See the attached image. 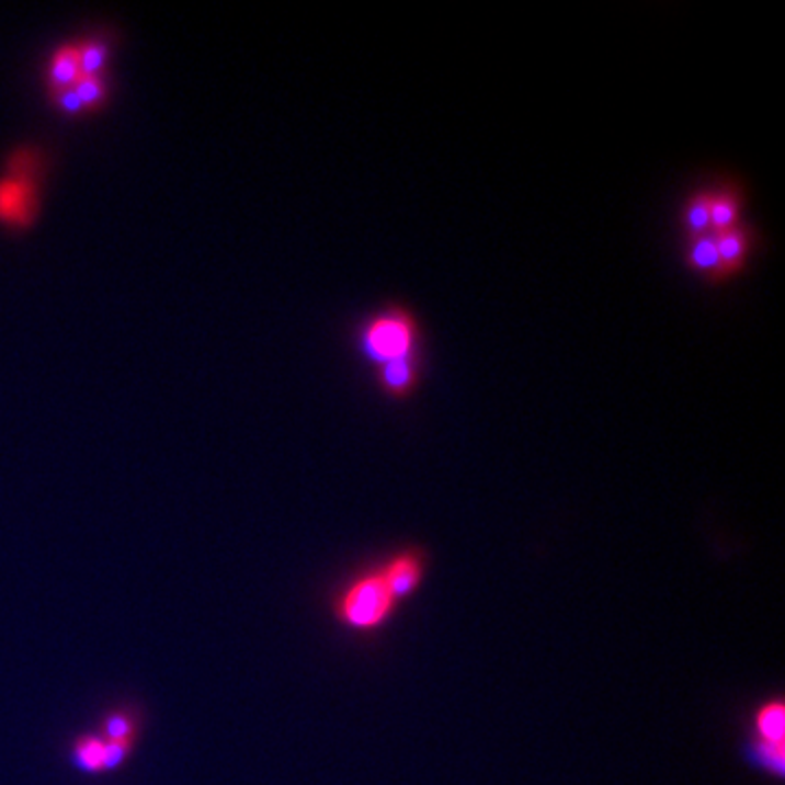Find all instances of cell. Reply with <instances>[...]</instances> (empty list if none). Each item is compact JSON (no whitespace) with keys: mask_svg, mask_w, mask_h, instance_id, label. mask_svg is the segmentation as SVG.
<instances>
[{"mask_svg":"<svg viewBox=\"0 0 785 785\" xmlns=\"http://www.w3.org/2000/svg\"><path fill=\"white\" fill-rule=\"evenodd\" d=\"M392 598L403 604L423 588L428 577V555L421 546H403L376 564Z\"/></svg>","mask_w":785,"mask_h":785,"instance_id":"3","label":"cell"},{"mask_svg":"<svg viewBox=\"0 0 785 785\" xmlns=\"http://www.w3.org/2000/svg\"><path fill=\"white\" fill-rule=\"evenodd\" d=\"M421 378H423L421 354L376 367V383L383 395L392 401L410 399L419 389Z\"/></svg>","mask_w":785,"mask_h":785,"instance_id":"5","label":"cell"},{"mask_svg":"<svg viewBox=\"0 0 785 785\" xmlns=\"http://www.w3.org/2000/svg\"><path fill=\"white\" fill-rule=\"evenodd\" d=\"M749 766L764 773L773 780H784L785 773V747L784 744H766L760 740L749 738L744 747Z\"/></svg>","mask_w":785,"mask_h":785,"instance_id":"12","label":"cell"},{"mask_svg":"<svg viewBox=\"0 0 785 785\" xmlns=\"http://www.w3.org/2000/svg\"><path fill=\"white\" fill-rule=\"evenodd\" d=\"M718 251V277L716 284H725L742 275L755 251V229L749 223H740L727 231L714 234Z\"/></svg>","mask_w":785,"mask_h":785,"instance_id":"4","label":"cell"},{"mask_svg":"<svg viewBox=\"0 0 785 785\" xmlns=\"http://www.w3.org/2000/svg\"><path fill=\"white\" fill-rule=\"evenodd\" d=\"M751 738L766 744H784L785 707L780 696L760 703L751 716Z\"/></svg>","mask_w":785,"mask_h":785,"instance_id":"9","label":"cell"},{"mask_svg":"<svg viewBox=\"0 0 785 785\" xmlns=\"http://www.w3.org/2000/svg\"><path fill=\"white\" fill-rule=\"evenodd\" d=\"M81 77H96L107 59V46L99 39H88L77 46Z\"/></svg>","mask_w":785,"mask_h":785,"instance_id":"15","label":"cell"},{"mask_svg":"<svg viewBox=\"0 0 785 785\" xmlns=\"http://www.w3.org/2000/svg\"><path fill=\"white\" fill-rule=\"evenodd\" d=\"M81 77L79 72V57H77V46H59L48 64V83L53 90H61V88H70L75 86V81Z\"/></svg>","mask_w":785,"mask_h":785,"instance_id":"14","label":"cell"},{"mask_svg":"<svg viewBox=\"0 0 785 785\" xmlns=\"http://www.w3.org/2000/svg\"><path fill=\"white\" fill-rule=\"evenodd\" d=\"M68 762L77 773L88 777L110 775V751L105 738L99 731H90L72 738Z\"/></svg>","mask_w":785,"mask_h":785,"instance_id":"7","label":"cell"},{"mask_svg":"<svg viewBox=\"0 0 785 785\" xmlns=\"http://www.w3.org/2000/svg\"><path fill=\"white\" fill-rule=\"evenodd\" d=\"M399 606L376 564L352 574L330 598L332 619L356 635L380 633L391 624Z\"/></svg>","mask_w":785,"mask_h":785,"instance_id":"1","label":"cell"},{"mask_svg":"<svg viewBox=\"0 0 785 785\" xmlns=\"http://www.w3.org/2000/svg\"><path fill=\"white\" fill-rule=\"evenodd\" d=\"M421 321L401 304H391L374 312L359 330V348L374 367L421 354Z\"/></svg>","mask_w":785,"mask_h":785,"instance_id":"2","label":"cell"},{"mask_svg":"<svg viewBox=\"0 0 785 785\" xmlns=\"http://www.w3.org/2000/svg\"><path fill=\"white\" fill-rule=\"evenodd\" d=\"M107 742H121L138 747L140 736V716L132 707H116L103 714L96 729Z\"/></svg>","mask_w":785,"mask_h":785,"instance_id":"10","label":"cell"},{"mask_svg":"<svg viewBox=\"0 0 785 785\" xmlns=\"http://www.w3.org/2000/svg\"><path fill=\"white\" fill-rule=\"evenodd\" d=\"M685 266L701 275L705 282L716 284L718 277V251H716V240L714 234H703L696 238L685 240Z\"/></svg>","mask_w":785,"mask_h":785,"instance_id":"11","label":"cell"},{"mask_svg":"<svg viewBox=\"0 0 785 785\" xmlns=\"http://www.w3.org/2000/svg\"><path fill=\"white\" fill-rule=\"evenodd\" d=\"M709 218L712 234L727 231L742 223V212L747 205V191L738 180H723L709 189Z\"/></svg>","mask_w":785,"mask_h":785,"instance_id":"6","label":"cell"},{"mask_svg":"<svg viewBox=\"0 0 785 785\" xmlns=\"http://www.w3.org/2000/svg\"><path fill=\"white\" fill-rule=\"evenodd\" d=\"M72 88L79 94L83 107H94L105 99V86L99 75L96 77H79Z\"/></svg>","mask_w":785,"mask_h":785,"instance_id":"16","label":"cell"},{"mask_svg":"<svg viewBox=\"0 0 785 785\" xmlns=\"http://www.w3.org/2000/svg\"><path fill=\"white\" fill-rule=\"evenodd\" d=\"M53 99L55 105L66 112V114H79L83 110V103L79 99V94L75 92V88H61V90H53Z\"/></svg>","mask_w":785,"mask_h":785,"instance_id":"17","label":"cell"},{"mask_svg":"<svg viewBox=\"0 0 785 785\" xmlns=\"http://www.w3.org/2000/svg\"><path fill=\"white\" fill-rule=\"evenodd\" d=\"M33 212V186L24 178H9L0 182V220L24 225Z\"/></svg>","mask_w":785,"mask_h":785,"instance_id":"8","label":"cell"},{"mask_svg":"<svg viewBox=\"0 0 785 785\" xmlns=\"http://www.w3.org/2000/svg\"><path fill=\"white\" fill-rule=\"evenodd\" d=\"M709 189H698L696 193L687 196L681 209V225L685 231V240L712 234V218H709Z\"/></svg>","mask_w":785,"mask_h":785,"instance_id":"13","label":"cell"}]
</instances>
